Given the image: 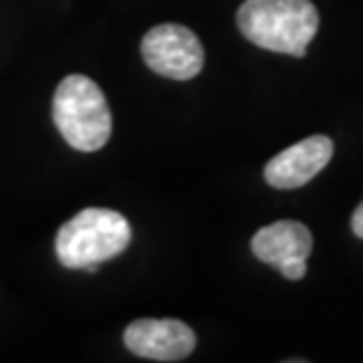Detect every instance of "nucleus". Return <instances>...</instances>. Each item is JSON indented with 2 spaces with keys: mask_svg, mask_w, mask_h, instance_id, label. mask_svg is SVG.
<instances>
[{
  "mask_svg": "<svg viewBox=\"0 0 363 363\" xmlns=\"http://www.w3.org/2000/svg\"><path fill=\"white\" fill-rule=\"evenodd\" d=\"M352 229L359 238H363V201L359 203V208L352 215Z\"/></svg>",
  "mask_w": 363,
  "mask_h": 363,
  "instance_id": "obj_8",
  "label": "nucleus"
},
{
  "mask_svg": "<svg viewBox=\"0 0 363 363\" xmlns=\"http://www.w3.org/2000/svg\"><path fill=\"white\" fill-rule=\"evenodd\" d=\"M236 24L252 45L304 57L318 31V10L311 0H245L238 7Z\"/></svg>",
  "mask_w": 363,
  "mask_h": 363,
  "instance_id": "obj_1",
  "label": "nucleus"
},
{
  "mask_svg": "<svg viewBox=\"0 0 363 363\" xmlns=\"http://www.w3.org/2000/svg\"><path fill=\"white\" fill-rule=\"evenodd\" d=\"M130 238L133 229L121 213L108 208H85L57 231L55 252L67 269L92 274L101 262L118 257L130 245Z\"/></svg>",
  "mask_w": 363,
  "mask_h": 363,
  "instance_id": "obj_2",
  "label": "nucleus"
},
{
  "mask_svg": "<svg viewBox=\"0 0 363 363\" xmlns=\"http://www.w3.org/2000/svg\"><path fill=\"white\" fill-rule=\"evenodd\" d=\"M52 118L64 142L76 151H99L111 140V108L99 85L88 76L74 74L60 83L52 99Z\"/></svg>",
  "mask_w": 363,
  "mask_h": 363,
  "instance_id": "obj_3",
  "label": "nucleus"
},
{
  "mask_svg": "<svg viewBox=\"0 0 363 363\" xmlns=\"http://www.w3.org/2000/svg\"><path fill=\"white\" fill-rule=\"evenodd\" d=\"M333 140L325 135H311L307 140L283 149L264 165V179L274 189H297L314 179L333 158Z\"/></svg>",
  "mask_w": 363,
  "mask_h": 363,
  "instance_id": "obj_7",
  "label": "nucleus"
},
{
  "mask_svg": "<svg viewBox=\"0 0 363 363\" xmlns=\"http://www.w3.org/2000/svg\"><path fill=\"white\" fill-rule=\"evenodd\" d=\"M123 342L142 359L182 361L194 352L196 333L177 318H140L125 328Z\"/></svg>",
  "mask_w": 363,
  "mask_h": 363,
  "instance_id": "obj_6",
  "label": "nucleus"
},
{
  "mask_svg": "<svg viewBox=\"0 0 363 363\" xmlns=\"http://www.w3.org/2000/svg\"><path fill=\"white\" fill-rule=\"evenodd\" d=\"M144 64L163 78L189 81L201 74L206 64L203 45L191 28L179 24L154 26L142 38Z\"/></svg>",
  "mask_w": 363,
  "mask_h": 363,
  "instance_id": "obj_4",
  "label": "nucleus"
},
{
  "mask_svg": "<svg viewBox=\"0 0 363 363\" xmlns=\"http://www.w3.org/2000/svg\"><path fill=\"white\" fill-rule=\"evenodd\" d=\"M311 245V231L302 222L281 220L259 229L252 236L250 250L259 262L276 267L288 281H300L307 274Z\"/></svg>",
  "mask_w": 363,
  "mask_h": 363,
  "instance_id": "obj_5",
  "label": "nucleus"
}]
</instances>
